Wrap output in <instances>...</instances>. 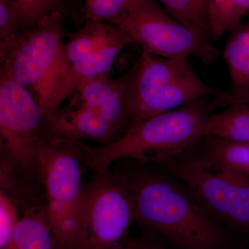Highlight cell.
Segmentation results:
<instances>
[{"mask_svg": "<svg viewBox=\"0 0 249 249\" xmlns=\"http://www.w3.org/2000/svg\"><path fill=\"white\" fill-rule=\"evenodd\" d=\"M196 100L182 107L129 124L125 133L111 143L90 146L76 142L82 161L94 173L107 171L116 160L160 161L186 153L198 139L213 101Z\"/></svg>", "mask_w": 249, "mask_h": 249, "instance_id": "1", "label": "cell"}, {"mask_svg": "<svg viewBox=\"0 0 249 249\" xmlns=\"http://www.w3.org/2000/svg\"><path fill=\"white\" fill-rule=\"evenodd\" d=\"M175 172L217 217L237 227H249L248 177L205 156L182 160Z\"/></svg>", "mask_w": 249, "mask_h": 249, "instance_id": "9", "label": "cell"}, {"mask_svg": "<svg viewBox=\"0 0 249 249\" xmlns=\"http://www.w3.org/2000/svg\"><path fill=\"white\" fill-rule=\"evenodd\" d=\"M224 56L229 67L233 93L249 89V28L234 31Z\"/></svg>", "mask_w": 249, "mask_h": 249, "instance_id": "16", "label": "cell"}, {"mask_svg": "<svg viewBox=\"0 0 249 249\" xmlns=\"http://www.w3.org/2000/svg\"><path fill=\"white\" fill-rule=\"evenodd\" d=\"M43 121L29 90L0 69V184L18 197L45 198L40 155Z\"/></svg>", "mask_w": 249, "mask_h": 249, "instance_id": "2", "label": "cell"}, {"mask_svg": "<svg viewBox=\"0 0 249 249\" xmlns=\"http://www.w3.org/2000/svg\"><path fill=\"white\" fill-rule=\"evenodd\" d=\"M1 249H58L47 205L24 211L7 245Z\"/></svg>", "mask_w": 249, "mask_h": 249, "instance_id": "14", "label": "cell"}, {"mask_svg": "<svg viewBox=\"0 0 249 249\" xmlns=\"http://www.w3.org/2000/svg\"><path fill=\"white\" fill-rule=\"evenodd\" d=\"M16 201L0 190V249L4 248L12 235L20 217Z\"/></svg>", "mask_w": 249, "mask_h": 249, "instance_id": "22", "label": "cell"}, {"mask_svg": "<svg viewBox=\"0 0 249 249\" xmlns=\"http://www.w3.org/2000/svg\"><path fill=\"white\" fill-rule=\"evenodd\" d=\"M132 69L124 76L110 79L104 76L80 85L79 103L98 113L120 133L129 125L128 89Z\"/></svg>", "mask_w": 249, "mask_h": 249, "instance_id": "12", "label": "cell"}, {"mask_svg": "<svg viewBox=\"0 0 249 249\" xmlns=\"http://www.w3.org/2000/svg\"><path fill=\"white\" fill-rule=\"evenodd\" d=\"M175 19L209 42L207 0H159Z\"/></svg>", "mask_w": 249, "mask_h": 249, "instance_id": "18", "label": "cell"}, {"mask_svg": "<svg viewBox=\"0 0 249 249\" xmlns=\"http://www.w3.org/2000/svg\"><path fill=\"white\" fill-rule=\"evenodd\" d=\"M249 11V0H207L210 36L217 40L235 31Z\"/></svg>", "mask_w": 249, "mask_h": 249, "instance_id": "17", "label": "cell"}, {"mask_svg": "<svg viewBox=\"0 0 249 249\" xmlns=\"http://www.w3.org/2000/svg\"><path fill=\"white\" fill-rule=\"evenodd\" d=\"M208 137L205 157L249 178V142Z\"/></svg>", "mask_w": 249, "mask_h": 249, "instance_id": "19", "label": "cell"}, {"mask_svg": "<svg viewBox=\"0 0 249 249\" xmlns=\"http://www.w3.org/2000/svg\"><path fill=\"white\" fill-rule=\"evenodd\" d=\"M119 132L91 108L78 102L76 107L59 109L41 125V138L48 142L86 141L107 145L119 139Z\"/></svg>", "mask_w": 249, "mask_h": 249, "instance_id": "11", "label": "cell"}, {"mask_svg": "<svg viewBox=\"0 0 249 249\" xmlns=\"http://www.w3.org/2000/svg\"><path fill=\"white\" fill-rule=\"evenodd\" d=\"M42 177L47 211L58 249H74L83 187L76 142L42 139Z\"/></svg>", "mask_w": 249, "mask_h": 249, "instance_id": "6", "label": "cell"}, {"mask_svg": "<svg viewBox=\"0 0 249 249\" xmlns=\"http://www.w3.org/2000/svg\"><path fill=\"white\" fill-rule=\"evenodd\" d=\"M111 24L124 31L143 52L165 58L199 57L213 61L217 49L172 17L156 0H132L125 14Z\"/></svg>", "mask_w": 249, "mask_h": 249, "instance_id": "7", "label": "cell"}, {"mask_svg": "<svg viewBox=\"0 0 249 249\" xmlns=\"http://www.w3.org/2000/svg\"><path fill=\"white\" fill-rule=\"evenodd\" d=\"M213 103L215 107H227L234 105H249V89L238 93L221 91L219 94L214 96Z\"/></svg>", "mask_w": 249, "mask_h": 249, "instance_id": "23", "label": "cell"}, {"mask_svg": "<svg viewBox=\"0 0 249 249\" xmlns=\"http://www.w3.org/2000/svg\"><path fill=\"white\" fill-rule=\"evenodd\" d=\"M132 196L135 222L182 249H219V228L192 196L168 180L142 170L122 175Z\"/></svg>", "mask_w": 249, "mask_h": 249, "instance_id": "3", "label": "cell"}, {"mask_svg": "<svg viewBox=\"0 0 249 249\" xmlns=\"http://www.w3.org/2000/svg\"><path fill=\"white\" fill-rule=\"evenodd\" d=\"M202 135L231 142H249V105H234L209 115L203 126Z\"/></svg>", "mask_w": 249, "mask_h": 249, "instance_id": "15", "label": "cell"}, {"mask_svg": "<svg viewBox=\"0 0 249 249\" xmlns=\"http://www.w3.org/2000/svg\"><path fill=\"white\" fill-rule=\"evenodd\" d=\"M19 19L21 33L30 30L42 18L55 11L63 13L66 0H11Z\"/></svg>", "mask_w": 249, "mask_h": 249, "instance_id": "20", "label": "cell"}, {"mask_svg": "<svg viewBox=\"0 0 249 249\" xmlns=\"http://www.w3.org/2000/svg\"><path fill=\"white\" fill-rule=\"evenodd\" d=\"M220 92L197 76L189 58H165L142 51L132 68L129 81L131 123L146 120Z\"/></svg>", "mask_w": 249, "mask_h": 249, "instance_id": "4", "label": "cell"}, {"mask_svg": "<svg viewBox=\"0 0 249 249\" xmlns=\"http://www.w3.org/2000/svg\"><path fill=\"white\" fill-rule=\"evenodd\" d=\"M21 34L18 14L11 0H0V56L7 52Z\"/></svg>", "mask_w": 249, "mask_h": 249, "instance_id": "21", "label": "cell"}, {"mask_svg": "<svg viewBox=\"0 0 249 249\" xmlns=\"http://www.w3.org/2000/svg\"><path fill=\"white\" fill-rule=\"evenodd\" d=\"M129 44L132 41L122 30L120 35L106 47L55 73L51 85L45 119L53 116L64 100L76 92L80 85L108 76L118 54Z\"/></svg>", "mask_w": 249, "mask_h": 249, "instance_id": "10", "label": "cell"}, {"mask_svg": "<svg viewBox=\"0 0 249 249\" xmlns=\"http://www.w3.org/2000/svg\"><path fill=\"white\" fill-rule=\"evenodd\" d=\"M64 18L60 11L45 16L30 30L22 33L0 56V69L27 90L32 89L42 111L64 44Z\"/></svg>", "mask_w": 249, "mask_h": 249, "instance_id": "8", "label": "cell"}, {"mask_svg": "<svg viewBox=\"0 0 249 249\" xmlns=\"http://www.w3.org/2000/svg\"><path fill=\"white\" fill-rule=\"evenodd\" d=\"M121 32V29L111 23L86 21L85 25L71 34L62 45L54 74L101 50L115 40Z\"/></svg>", "mask_w": 249, "mask_h": 249, "instance_id": "13", "label": "cell"}, {"mask_svg": "<svg viewBox=\"0 0 249 249\" xmlns=\"http://www.w3.org/2000/svg\"><path fill=\"white\" fill-rule=\"evenodd\" d=\"M134 222L133 201L122 175L94 173L83 187L74 249H122Z\"/></svg>", "mask_w": 249, "mask_h": 249, "instance_id": "5", "label": "cell"}, {"mask_svg": "<svg viewBox=\"0 0 249 249\" xmlns=\"http://www.w3.org/2000/svg\"><path fill=\"white\" fill-rule=\"evenodd\" d=\"M84 1H85V0H84Z\"/></svg>", "mask_w": 249, "mask_h": 249, "instance_id": "26", "label": "cell"}, {"mask_svg": "<svg viewBox=\"0 0 249 249\" xmlns=\"http://www.w3.org/2000/svg\"><path fill=\"white\" fill-rule=\"evenodd\" d=\"M67 6L71 10L72 15L74 18L75 22L78 24L79 22L78 19V9L79 7L80 0H66Z\"/></svg>", "mask_w": 249, "mask_h": 249, "instance_id": "25", "label": "cell"}, {"mask_svg": "<svg viewBox=\"0 0 249 249\" xmlns=\"http://www.w3.org/2000/svg\"><path fill=\"white\" fill-rule=\"evenodd\" d=\"M122 249H163L150 237L133 239L127 241Z\"/></svg>", "mask_w": 249, "mask_h": 249, "instance_id": "24", "label": "cell"}]
</instances>
